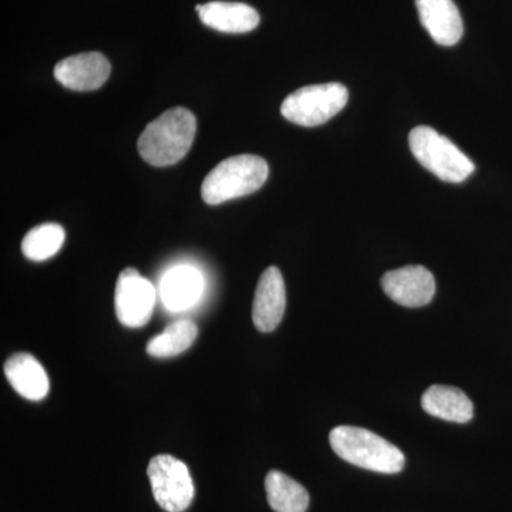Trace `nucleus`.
I'll return each instance as SVG.
<instances>
[{
	"label": "nucleus",
	"instance_id": "nucleus-11",
	"mask_svg": "<svg viewBox=\"0 0 512 512\" xmlns=\"http://www.w3.org/2000/svg\"><path fill=\"white\" fill-rule=\"evenodd\" d=\"M421 25L440 46H454L464 33L463 18L453 0H416Z\"/></svg>",
	"mask_w": 512,
	"mask_h": 512
},
{
	"label": "nucleus",
	"instance_id": "nucleus-18",
	"mask_svg": "<svg viewBox=\"0 0 512 512\" xmlns=\"http://www.w3.org/2000/svg\"><path fill=\"white\" fill-rule=\"evenodd\" d=\"M64 229L59 224H43L30 229L22 241V252L30 261L42 262L52 258L63 247Z\"/></svg>",
	"mask_w": 512,
	"mask_h": 512
},
{
	"label": "nucleus",
	"instance_id": "nucleus-16",
	"mask_svg": "<svg viewBox=\"0 0 512 512\" xmlns=\"http://www.w3.org/2000/svg\"><path fill=\"white\" fill-rule=\"evenodd\" d=\"M266 497L275 512H306L309 494L303 485L278 470L269 471L265 478Z\"/></svg>",
	"mask_w": 512,
	"mask_h": 512
},
{
	"label": "nucleus",
	"instance_id": "nucleus-4",
	"mask_svg": "<svg viewBox=\"0 0 512 512\" xmlns=\"http://www.w3.org/2000/svg\"><path fill=\"white\" fill-rule=\"evenodd\" d=\"M409 144L414 158L446 183H463L476 171L473 161L434 128H413L410 131Z\"/></svg>",
	"mask_w": 512,
	"mask_h": 512
},
{
	"label": "nucleus",
	"instance_id": "nucleus-2",
	"mask_svg": "<svg viewBox=\"0 0 512 512\" xmlns=\"http://www.w3.org/2000/svg\"><path fill=\"white\" fill-rule=\"evenodd\" d=\"M329 441L342 460L375 473H400L406 464L402 450L373 431L360 427H336L330 431Z\"/></svg>",
	"mask_w": 512,
	"mask_h": 512
},
{
	"label": "nucleus",
	"instance_id": "nucleus-7",
	"mask_svg": "<svg viewBox=\"0 0 512 512\" xmlns=\"http://www.w3.org/2000/svg\"><path fill=\"white\" fill-rule=\"evenodd\" d=\"M117 319L127 328L147 325L156 305V289L134 268H127L117 279L114 295Z\"/></svg>",
	"mask_w": 512,
	"mask_h": 512
},
{
	"label": "nucleus",
	"instance_id": "nucleus-10",
	"mask_svg": "<svg viewBox=\"0 0 512 512\" xmlns=\"http://www.w3.org/2000/svg\"><path fill=\"white\" fill-rule=\"evenodd\" d=\"M286 289L284 276L276 266H269L256 286L252 320L261 332H274L284 318Z\"/></svg>",
	"mask_w": 512,
	"mask_h": 512
},
{
	"label": "nucleus",
	"instance_id": "nucleus-14",
	"mask_svg": "<svg viewBox=\"0 0 512 512\" xmlns=\"http://www.w3.org/2000/svg\"><path fill=\"white\" fill-rule=\"evenodd\" d=\"M424 412L451 423H468L474 416V406L463 390L434 384L421 397Z\"/></svg>",
	"mask_w": 512,
	"mask_h": 512
},
{
	"label": "nucleus",
	"instance_id": "nucleus-15",
	"mask_svg": "<svg viewBox=\"0 0 512 512\" xmlns=\"http://www.w3.org/2000/svg\"><path fill=\"white\" fill-rule=\"evenodd\" d=\"M202 285V276L197 269L188 265L175 266L161 281V298L170 311H184L200 299Z\"/></svg>",
	"mask_w": 512,
	"mask_h": 512
},
{
	"label": "nucleus",
	"instance_id": "nucleus-1",
	"mask_svg": "<svg viewBox=\"0 0 512 512\" xmlns=\"http://www.w3.org/2000/svg\"><path fill=\"white\" fill-rule=\"evenodd\" d=\"M197 133V119L184 107L164 111L138 138V153L154 167L177 164L187 156Z\"/></svg>",
	"mask_w": 512,
	"mask_h": 512
},
{
	"label": "nucleus",
	"instance_id": "nucleus-9",
	"mask_svg": "<svg viewBox=\"0 0 512 512\" xmlns=\"http://www.w3.org/2000/svg\"><path fill=\"white\" fill-rule=\"evenodd\" d=\"M111 73L109 60L99 52L80 53L56 64L57 82L74 92H92L107 82Z\"/></svg>",
	"mask_w": 512,
	"mask_h": 512
},
{
	"label": "nucleus",
	"instance_id": "nucleus-12",
	"mask_svg": "<svg viewBox=\"0 0 512 512\" xmlns=\"http://www.w3.org/2000/svg\"><path fill=\"white\" fill-rule=\"evenodd\" d=\"M201 22L224 33H248L258 28L259 15L252 6L239 2L205 3L197 6Z\"/></svg>",
	"mask_w": 512,
	"mask_h": 512
},
{
	"label": "nucleus",
	"instance_id": "nucleus-13",
	"mask_svg": "<svg viewBox=\"0 0 512 512\" xmlns=\"http://www.w3.org/2000/svg\"><path fill=\"white\" fill-rule=\"evenodd\" d=\"M6 379L10 386L25 399H45L49 393L50 383L46 370L30 353H16L5 363Z\"/></svg>",
	"mask_w": 512,
	"mask_h": 512
},
{
	"label": "nucleus",
	"instance_id": "nucleus-8",
	"mask_svg": "<svg viewBox=\"0 0 512 512\" xmlns=\"http://www.w3.org/2000/svg\"><path fill=\"white\" fill-rule=\"evenodd\" d=\"M383 292L392 301L406 308L429 305L436 293V279L429 269L421 265L403 266L384 274Z\"/></svg>",
	"mask_w": 512,
	"mask_h": 512
},
{
	"label": "nucleus",
	"instance_id": "nucleus-3",
	"mask_svg": "<svg viewBox=\"0 0 512 512\" xmlns=\"http://www.w3.org/2000/svg\"><path fill=\"white\" fill-rule=\"evenodd\" d=\"M268 163L262 157L244 154L218 164L202 183V200L210 205L245 197L258 191L268 180Z\"/></svg>",
	"mask_w": 512,
	"mask_h": 512
},
{
	"label": "nucleus",
	"instance_id": "nucleus-17",
	"mask_svg": "<svg viewBox=\"0 0 512 512\" xmlns=\"http://www.w3.org/2000/svg\"><path fill=\"white\" fill-rule=\"evenodd\" d=\"M197 336L198 328L194 322L188 319L177 320L148 342L147 353L157 359L181 355L191 348Z\"/></svg>",
	"mask_w": 512,
	"mask_h": 512
},
{
	"label": "nucleus",
	"instance_id": "nucleus-5",
	"mask_svg": "<svg viewBox=\"0 0 512 512\" xmlns=\"http://www.w3.org/2000/svg\"><path fill=\"white\" fill-rule=\"evenodd\" d=\"M349 92L343 84H312L296 90L284 100L282 116L302 127H316L345 109Z\"/></svg>",
	"mask_w": 512,
	"mask_h": 512
},
{
	"label": "nucleus",
	"instance_id": "nucleus-6",
	"mask_svg": "<svg viewBox=\"0 0 512 512\" xmlns=\"http://www.w3.org/2000/svg\"><path fill=\"white\" fill-rule=\"evenodd\" d=\"M148 480L158 505L167 512H183L194 500V483L183 461L168 454L151 458Z\"/></svg>",
	"mask_w": 512,
	"mask_h": 512
}]
</instances>
